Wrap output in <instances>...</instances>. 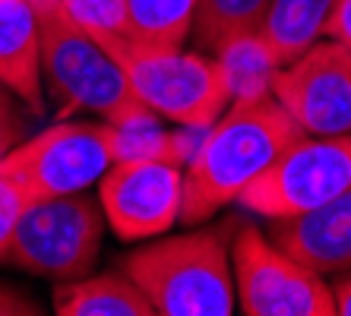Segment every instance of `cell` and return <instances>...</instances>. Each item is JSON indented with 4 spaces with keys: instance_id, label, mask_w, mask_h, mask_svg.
<instances>
[{
    "instance_id": "6da1fadb",
    "label": "cell",
    "mask_w": 351,
    "mask_h": 316,
    "mask_svg": "<svg viewBox=\"0 0 351 316\" xmlns=\"http://www.w3.org/2000/svg\"><path fill=\"white\" fill-rule=\"evenodd\" d=\"M304 133L266 86L234 92L231 105L203 133L184 168V225H203L241 193Z\"/></svg>"
},
{
    "instance_id": "7a4b0ae2",
    "label": "cell",
    "mask_w": 351,
    "mask_h": 316,
    "mask_svg": "<svg viewBox=\"0 0 351 316\" xmlns=\"http://www.w3.org/2000/svg\"><path fill=\"white\" fill-rule=\"evenodd\" d=\"M76 7V0H73ZM80 10V7H76ZM82 13V10H80ZM98 45L114 57L130 89L156 117L209 130L234 98L231 64L206 51H184V45H146L114 32L108 23H95L82 13Z\"/></svg>"
},
{
    "instance_id": "3957f363",
    "label": "cell",
    "mask_w": 351,
    "mask_h": 316,
    "mask_svg": "<svg viewBox=\"0 0 351 316\" xmlns=\"http://www.w3.org/2000/svg\"><path fill=\"white\" fill-rule=\"evenodd\" d=\"M41 35V76L45 95L60 117L92 111L108 123H130L156 117L89 32L73 0H32Z\"/></svg>"
},
{
    "instance_id": "277c9868",
    "label": "cell",
    "mask_w": 351,
    "mask_h": 316,
    "mask_svg": "<svg viewBox=\"0 0 351 316\" xmlns=\"http://www.w3.org/2000/svg\"><path fill=\"white\" fill-rule=\"evenodd\" d=\"M121 272L156 316H231L237 310L231 243L219 228L152 241L123 256Z\"/></svg>"
},
{
    "instance_id": "5b68a950",
    "label": "cell",
    "mask_w": 351,
    "mask_h": 316,
    "mask_svg": "<svg viewBox=\"0 0 351 316\" xmlns=\"http://www.w3.org/2000/svg\"><path fill=\"white\" fill-rule=\"evenodd\" d=\"M105 209L86 190L32 199L13 225L3 266L51 282L89 276L105 241Z\"/></svg>"
},
{
    "instance_id": "8992f818",
    "label": "cell",
    "mask_w": 351,
    "mask_h": 316,
    "mask_svg": "<svg viewBox=\"0 0 351 316\" xmlns=\"http://www.w3.org/2000/svg\"><path fill=\"white\" fill-rule=\"evenodd\" d=\"M114 165L108 121H60L25 136L0 158V174L25 193V199L82 193Z\"/></svg>"
},
{
    "instance_id": "52a82bcc",
    "label": "cell",
    "mask_w": 351,
    "mask_h": 316,
    "mask_svg": "<svg viewBox=\"0 0 351 316\" xmlns=\"http://www.w3.org/2000/svg\"><path fill=\"white\" fill-rule=\"evenodd\" d=\"M237 307L247 316H335L332 284L266 231L237 225L231 241Z\"/></svg>"
},
{
    "instance_id": "ba28073f",
    "label": "cell",
    "mask_w": 351,
    "mask_h": 316,
    "mask_svg": "<svg viewBox=\"0 0 351 316\" xmlns=\"http://www.w3.org/2000/svg\"><path fill=\"white\" fill-rule=\"evenodd\" d=\"M351 186V133L301 136L278 155L237 203L269 221L326 206Z\"/></svg>"
},
{
    "instance_id": "9c48e42d",
    "label": "cell",
    "mask_w": 351,
    "mask_h": 316,
    "mask_svg": "<svg viewBox=\"0 0 351 316\" xmlns=\"http://www.w3.org/2000/svg\"><path fill=\"white\" fill-rule=\"evenodd\" d=\"M266 89L304 136L351 133V51L335 38H319L291 64L269 70Z\"/></svg>"
},
{
    "instance_id": "30bf717a",
    "label": "cell",
    "mask_w": 351,
    "mask_h": 316,
    "mask_svg": "<svg viewBox=\"0 0 351 316\" xmlns=\"http://www.w3.org/2000/svg\"><path fill=\"white\" fill-rule=\"evenodd\" d=\"M98 203L121 241H152L180 221L184 168L162 158H123L98 180Z\"/></svg>"
},
{
    "instance_id": "8fae6325",
    "label": "cell",
    "mask_w": 351,
    "mask_h": 316,
    "mask_svg": "<svg viewBox=\"0 0 351 316\" xmlns=\"http://www.w3.org/2000/svg\"><path fill=\"white\" fill-rule=\"evenodd\" d=\"M269 237L319 276L351 269V186L313 212L269 221Z\"/></svg>"
},
{
    "instance_id": "7c38bea8",
    "label": "cell",
    "mask_w": 351,
    "mask_h": 316,
    "mask_svg": "<svg viewBox=\"0 0 351 316\" xmlns=\"http://www.w3.org/2000/svg\"><path fill=\"white\" fill-rule=\"evenodd\" d=\"M0 86H7L35 117L48 108L32 0H0Z\"/></svg>"
},
{
    "instance_id": "4fadbf2b",
    "label": "cell",
    "mask_w": 351,
    "mask_h": 316,
    "mask_svg": "<svg viewBox=\"0 0 351 316\" xmlns=\"http://www.w3.org/2000/svg\"><path fill=\"white\" fill-rule=\"evenodd\" d=\"M335 7L339 0H269L260 32L254 38L263 64L276 70L317 45L332 23Z\"/></svg>"
},
{
    "instance_id": "5bb4252c",
    "label": "cell",
    "mask_w": 351,
    "mask_h": 316,
    "mask_svg": "<svg viewBox=\"0 0 351 316\" xmlns=\"http://www.w3.org/2000/svg\"><path fill=\"white\" fill-rule=\"evenodd\" d=\"M51 313L58 316H156L152 304L130 276L101 272L73 282H58L51 297Z\"/></svg>"
},
{
    "instance_id": "9a60e30c",
    "label": "cell",
    "mask_w": 351,
    "mask_h": 316,
    "mask_svg": "<svg viewBox=\"0 0 351 316\" xmlns=\"http://www.w3.org/2000/svg\"><path fill=\"white\" fill-rule=\"evenodd\" d=\"M269 0H196L193 38L196 51L225 60L237 48H247L256 38Z\"/></svg>"
},
{
    "instance_id": "2e32d148",
    "label": "cell",
    "mask_w": 351,
    "mask_h": 316,
    "mask_svg": "<svg viewBox=\"0 0 351 316\" xmlns=\"http://www.w3.org/2000/svg\"><path fill=\"white\" fill-rule=\"evenodd\" d=\"M196 0H114L111 29L146 45H184L193 32Z\"/></svg>"
},
{
    "instance_id": "e0dca14e",
    "label": "cell",
    "mask_w": 351,
    "mask_h": 316,
    "mask_svg": "<svg viewBox=\"0 0 351 316\" xmlns=\"http://www.w3.org/2000/svg\"><path fill=\"white\" fill-rule=\"evenodd\" d=\"M29 133V108L7 86H0V158L19 146Z\"/></svg>"
},
{
    "instance_id": "ac0fdd59",
    "label": "cell",
    "mask_w": 351,
    "mask_h": 316,
    "mask_svg": "<svg viewBox=\"0 0 351 316\" xmlns=\"http://www.w3.org/2000/svg\"><path fill=\"white\" fill-rule=\"evenodd\" d=\"M25 193L19 190L16 184L10 178L0 174V263H3V253H7V243H10V234H13V225H16L19 212L25 209Z\"/></svg>"
},
{
    "instance_id": "d6986e66",
    "label": "cell",
    "mask_w": 351,
    "mask_h": 316,
    "mask_svg": "<svg viewBox=\"0 0 351 316\" xmlns=\"http://www.w3.org/2000/svg\"><path fill=\"white\" fill-rule=\"evenodd\" d=\"M41 313H45V307L32 294H25L23 288L0 278V316H41Z\"/></svg>"
},
{
    "instance_id": "ffe728a7",
    "label": "cell",
    "mask_w": 351,
    "mask_h": 316,
    "mask_svg": "<svg viewBox=\"0 0 351 316\" xmlns=\"http://www.w3.org/2000/svg\"><path fill=\"white\" fill-rule=\"evenodd\" d=\"M326 35L351 51V0H339V7H335V13H332V23H329Z\"/></svg>"
},
{
    "instance_id": "44dd1931",
    "label": "cell",
    "mask_w": 351,
    "mask_h": 316,
    "mask_svg": "<svg viewBox=\"0 0 351 316\" xmlns=\"http://www.w3.org/2000/svg\"><path fill=\"white\" fill-rule=\"evenodd\" d=\"M339 282L332 284V297H335V313L339 316H351V269L339 272Z\"/></svg>"
}]
</instances>
